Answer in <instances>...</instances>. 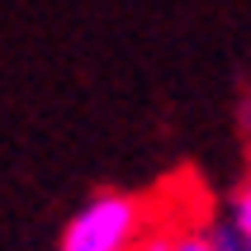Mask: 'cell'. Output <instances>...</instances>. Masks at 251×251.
<instances>
[{
	"mask_svg": "<svg viewBox=\"0 0 251 251\" xmlns=\"http://www.w3.org/2000/svg\"><path fill=\"white\" fill-rule=\"evenodd\" d=\"M147 209L138 195L124 190H100L71 213V223L62 227L57 251H138V242L147 237Z\"/></svg>",
	"mask_w": 251,
	"mask_h": 251,
	"instance_id": "6da1fadb",
	"label": "cell"
},
{
	"mask_svg": "<svg viewBox=\"0 0 251 251\" xmlns=\"http://www.w3.org/2000/svg\"><path fill=\"white\" fill-rule=\"evenodd\" d=\"M227 223H232V232L242 237V247L251 251V176L242 180V190L232 195V209H227Z\"/></svg>",
	"mask_w": 251,
	"mask_h": 251,
	"instance_id": "7a4b0ae2",
	"label": "cell"
},
{
	"mask_svg": "<svg viewBox=\"0 0 251 251\" xmlns=\"http://www.w3.org/2000/svg\"><path fill=\"white\" fill-rule=\"evenodd\" d=\"M171 251H213L209 227H176V247Z\"/></svg>",
	"mask_w": 251,
	"mask_h": 251,
	"instance_id": "3957f363",
	"label": "cell"
}]
</instances>
